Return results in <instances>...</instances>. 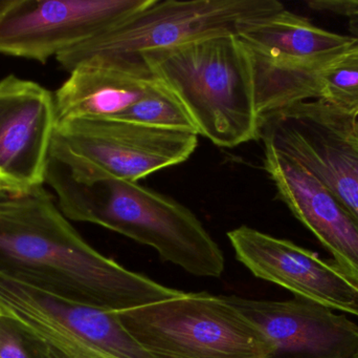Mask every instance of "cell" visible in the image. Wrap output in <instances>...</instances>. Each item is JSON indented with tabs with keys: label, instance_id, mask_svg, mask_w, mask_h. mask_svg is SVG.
Returning a JSON list of instances; mask_svg holds the SVG:
<instances>
[{
	"label": "cell",
	"instance_id": "cell-1",
	"mask_svg": "<svg viewBox=\"0 0 358 358\" xmlns=\"http://www.w3.org/2000/svg\"><path fill=\"white\" fill-rule=\"evenodd\" d=\"M0 275L108 312L147 306L183 292L96 252L43 185L0 197Z\"/></svg>",
	"mask_w": 358,
	"mask_h": 358
},
{
	"label": "cell",
	"instance_id": "cell-2",
	"mask_svg": "<svg viewBox=\"0 0 358 358\" xmlns=\"http://www.w3.org/2000/svg\"><path fill=\"white\" fill-rule=\"evenodd\" d=\"M45 183L69 220L99 225L149 246L164 262L195 277L222 275V250L199 219L173 198L138 182L79 178L50 156Z\"/></svg>",
	"mask_w": 358,
	"mask_h": 358
},
{
	"label": "cell",
	"instance_id": "cell-3",
	"mask_svg": "<svg viewBox=\"0 0 358 358\" xmlns=\"http://www.w3.org/2000/svg\"><path fill=\"white\" fill-rule=\"evenodd\" d=\"M142 57L185 105L198 136L222 149L260 140L252 59L237 34L208 36Z\"/></svg>",
	"mask_w": 358,
	"mask_h": 358
},
{
	"label": "cell",
	"instance_id": "cell-4",
	"mask_svg": "<svg viewBox=\"0 0 358 358\" xmlns=\"http://www.w3.org/2000/svg\"><path fill=\"white\" fill-rule=\"evenodd\" d=\"M238 36L252 59L261 125L292 105L321 99L324 71L357 40L322 29L285 8L252 21Z\"/></svg>",
	"mask_w": 358,
	"mask_h": 358
},
{
	"label": "cell",
	"instance_id": "cell-5",
	"mask_svg": "<svg viewBox=\"0 0 358 358\" xmlns=\"http://www.w3.org/2000/svg\"><path fill=\"white\" fill-rule=\"evenodd\" d=\"M285 8L277 0H151L113 29L56 57L65 71L90 60L136 64L143 55L220 34H239Z\"/></svg>",
	"mask_w": 358,
	"mask_h": 358
},
{
	"label": "cell",
	"instance_id": "cell-6",
	"mask_svg": "<svg viewBox=\"0 0 358 358\" xmlns=\"http://www.w3.org/2000/svg\"><path fill=\"white\" fill-rule=\"evenodd\" d=\"M130 336L155 358H267L262 330L227 296L182 292L117 312Z\"/></svg>",
	"mask_w": 358,
	"mask_h": 358
},
{
	"label": "cell",
	"instance_id": "cell-7",
	"mask_svg": "<svg viewBox=\"0 0 358 358\" xmlns=\"http://www.w3.org/2000/svg\"><path fill=\"white\" fill-rule=\"evenodd\" d=\"M197 146L192 132L115 119H73L57 122L50 156L79 178L138 182L187 161Z\"/></svg>",
	"mask_w": 358,
	"mask_h": 358
},
{
	"label": "cell",
	"instance_id": "cell-8",
	"mask_svg": "<svg viewBox=\"0 0 358 358\" xmlns=\"http://www.w3.org/2000/svg\"><path fill=\"white\" fill-rule=\"evenodd\" d=\"M260 140L292 158L329 189L358 221V119L322 99L265 120Z\"/></svg>",
	"mask_w": 358,
	"mask_h": 358
},
{
	"label": "cell",
	"instance_id": "cell-9",
	"mask_svg": "<svg viewBox=\"0 0 358 358\" xmlns=\"http://www.w3.org/2000/svg\"><path fill=\"white\" fill-rule=\"evenodd\" d=\"M151 0H4L0 54L45 63L113 29Z\"/></svg>",
	"mask_w": 358,
	"mask_h": 358
},
{
	"label": "cell",
	"instance_id": "cell-10",
	"mask_svg": "<svg viewBox=\"0 0 358 358\" xmlns=\"http://www.w3.org/2000/svg\"><path fill=\"white\" fill-rule=\"evenodd\" d=\"M0 306L31 326L54 358H155L117 312L57 298L0 275Z\"/></svg>",
	"mask_w": 358,
	"mask_h": 358
},
{
	"label": "cell",
	"instance_id": "cell-11",
	"mask_svg": "<svg viewBox=\"0 0 358 358\" xmlns=\"http://www.w3.org/2000/svg\"><path fill=\"white\" fill-rule=\"evenodd\" d=\"M227 237L236 259L255 277L358 317V284L334 261L245 225L229 231Z\"/></svg>",
	"mask_w": 358,
	"mask_h": 358
},
{
	"label": "cell",
	"instance_id": "cell-12",
	"mask_svg": "<svg viewBox=\"0 0 358 358\" xmlns=\"http://www.w3.org/2000/svg\"><path fill=\"white\" fill-rule=\"evenodd\" d=\"M227 298L262 330L271 345L267 358H350L358 350V325L344 313L296 296Z\"/></svg>",
	"mask_w": 358,
	"mask_h": 358
},
{
	"label": "cell",
	"instance_id": "cell-13",
	"mask_svg": "<svg viewBox=\"0 0 358 358\" xmlns=\"http://www.w3.org/2000/svg\"><path fill=\"white\" fill-rule=\"evenodd\" d=\"M57 122L50 90L16 76L0 80V179L21 191L43 185Z\"/></svg>",
	"mask_w": 358,
	"mask_h": 358
},
{
	"label": "cell",
	"instance_id": "cell-14",
	"mask_svg": "<svg viewBox=\"0 0 358 358\" xmlns=\"http://www.w3.org/2000/svg\"><path fill=\"white\" fill-rule=\"evenodd\" d=\"M263 142L265 172L278 198L358 284V221L344 204L292 158Z\"/></svg>",
	"mask_w": 358,
	"mask_h": 358
},
{
	"label": "cell",
	"instance_id": "cell-15",
	"mask_svg": "<svg viewBox=\"0 0 358 358\" xmlns=\"http://www.w3.org/2000/svg\"><path fill=\"white\" fill-rule=\"evenodd\" d=\"M55 92L57 120L113 119L152 92L159 80L144 63L90 60Z\"/></svg>",
	"mask_w": 358,
	"mask_h": 358
},
{
	"label": "cell",
	"instance_id": "cell-16",
	"mask_svg": "<svg viewBox=\"0 0 358 358\" xmlns=\"http://www.w3.org/2000/svg\"><path fill=\"white\" fill-rule=\"evenodd\" d=\"M113 119L159 130L192 132L198 136L197 128L189 111L161 80L152 92Z\"/></svg>",
	"mask_w": 358,
	"mask_h": 358
},
{
	"label": "cell",
	"instance_id": "cell-17",
	"mask_svg": "<svg viewBox=\"0 0 358 358\" xmlns=\"http://www.w3.org/2000/svg\"><path fill=\"white\" fill-rule=\"evenodd\" d=\"M321 99L358 119V39L321 78Z\"/></svg>",
	"mask_w": 358,
	"mask_h": 358
},
{
	"label": "cell",
	"instance_id": "cell-18",
	"mask_svg": "<svg viewBox=\"0 0 358 358\" xmlns=\"http://www.w3.org/2000/svg\"><path fill=\"white\" fill-rule=\"evenodd\" d=\"M0 358H54L46 340L0 306Z\"/></svg>",
	"mask_w": 358,
	"mask_h": 358
},
{
	"label": "cell",
	"instance_id": "cell-19",
	"mask_svg": "<svg viewBox=\"0 0 358 358\" xmlns=\"http://www.w3.org/2000/svg\"><path fill=\"white\" fill-rule=\"evenodd\" d=\"M308 6L317 12L344 17L351 36L358 39V0H311Z\"/></svg>",
	"mask_w": 358,
	"mask_h": 358
},
{
	"label": "cell",
	"instance_id": "cell-20",
	"mask_svg": "<svg viewBox=\"0 0 358 358\" xmlns=\"http://www.w3.org/2000/svg\"><path fill=\"white\" fill-rule=\"evenodd\" d=\"M23 193V191H19V189L17 188V187H15L14 185L0 179V197H1V195H6V193Z\"/></svg>",
	"mask_w": 358,
	"mask_h": 358
},
{
	"label": "cell",
	"instance_id": "cell-21",
	"mask_svg": "<svg viewBox=\"0 0 358 358\" xmlns=\"http://www.w3.org/2000/svg\"><path fill=\"white\" fill-rule=\"evenodd\" d=\"M350 358H358V350L357 351V352L355 353V355H353V357Z\"/></svg>",
	"mask_w": 358,
	"mask_h": 358
},
{
	"label": "cell",
	"instance_id": "cell-22",
	"mask_svg": "<svg viewBox=\"0 0 358 358\" xmlns=\"http://www.w3.org/2000/svg\"><path fill=\"white\" fill-rule=\"evenodd\" d=\"M4 0H0V6H1L2 4H3Z\"/></svg>",
	"mask_w": 358,
	"mask_h": 358
}]
</instances>
